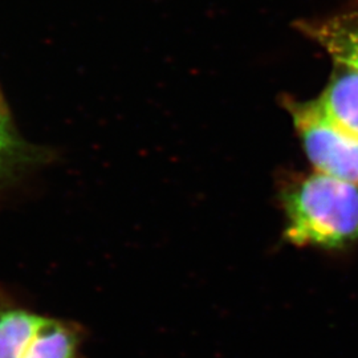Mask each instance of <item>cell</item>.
Masks as SVG:
<instances>
[{
  "label": "cell",
  "mask_w": 358,
  "mask_h": 358,
  "mask_svg": "<svg viewBox=\"0 0 358 358\" xmlns=\"http://www.w3.org/2000/svg\"><path fill=\"white\" fill-rule=\"evenodd\" d=\"M32 149L15 128L13 117L0 92V173L28 158Z\"/></svg>",
  "instance_id": "obj_7"
},
{
  "label": "cell",
  "mask_w": 358,
  "mask_h": 358,
  "mask_svg": "<svg viewBox=\"0 0 358 358\" xmlns=\"http://www.w3.org/2000/svg\"><path fill=\"white\" fill-rule=\"evenodd\" d=\"M294 128L316 171L358 186V137L331 121L315 101L291 105Z\"/></svg>",
  "instance_id": "obj_2"
},
{
  "label": "cell",
  "mask_w": 358,
  "mask_h": 358,
  "mask_svg": "<svg viewBox=\"0 0 358 358\" xmlns=\"http://www.w3.org/2000/svg\"><path fill=\"white\" fill-rule=\"evenodd\" d=\"M80 336L69 322L44 317L23 358H77Z\"/></svg>",
  "instance_id": "obj_6"
},
{
  "label": "cell",
  "mask_w": 358,
  "mask_h": 358,
  "mask_svg": "<svg viewBox=\"0 0 358 358\" xmlns=\"http://www.w3.org/2000/svg\"><path fill=\"white\" fill-rule=\"evenodd\" d=\"M285 238L296 245L343 248L358 239V186L322 173L289 182L282 192Z\"/></svg>",
  "instance_id": "obj_1"
},
{
  "label": "cell",
  "mask_w": 358,
  "mask_h": 358,
  "mask_svg": "<svg viewBox=\"0 0 358 358\" xmlns=\"http://www.w3.org/2000/svg\"><path fill=\"white\" fill-rule=\"evenodd\" d=\"M43 320L28 308H0V358H23Z\"/></svg>",
  "instance_id": "obj_5"
},
{
  "label": "cell",
  "mask_w": 358,
  "mask_h": 358,
  "mask_svg": "<svg viewBox=\"0 0 358 358\" xmlns=\"http://www.w3.org/2000/svg\"><path fill=\"white\" fill-rule=\"evenodd\" d=\"M306 32L337 64L358 71V13L337 15L306 26Z\"/></svg>",
  "instance_id": "obj_4"
},
{
  "label": "cell",
  "mask_w": 358,
  "mask_h": 358,
  "mask_svg": "<svg viewBox=\"0 0 358 358\" xmlns=\"http://www.w3.org/2000/svg\"><path fill=\"white\" fill-rule=\"evenodd\" d=\"M315 103L334 124L358 137V71L338 65Z\"/></svg>",
  "instance_id": "obj_3"
}]
</instances>
